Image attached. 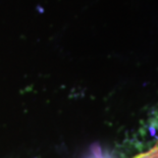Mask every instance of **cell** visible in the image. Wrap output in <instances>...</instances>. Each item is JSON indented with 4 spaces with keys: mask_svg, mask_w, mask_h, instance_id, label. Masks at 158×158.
<instances>
[{
    "mask_svg": "<svg viewBox=\"0 0 158 158\" xmlns=\"http://www.w3.org/2000/svg\"><path fill=\"white\" fill-rule=\"evenodd\" d=\"M134 158H158V143L145 153H141Z\"/></svg>",
    "mask_w": 158,
    "mask_h": 158,
    "instance_id": "obj_1",
    "label": "cell"
}]
</instances>
